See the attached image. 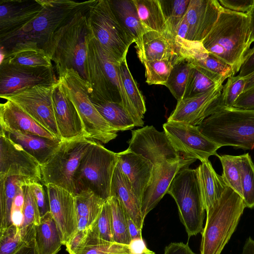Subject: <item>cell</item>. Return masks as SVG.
Listing matches in <instances>:
<instances>
[{"mask_svg":"<svg viewBox=\"0 0 254 254\" xmlns=\"http://www.w3.org/2000/svg\"><path fill=\"white\" fill-rule=\"evenodd\" d=\"M119 64L102 48L90 32L85 64L89 98L91 102L122 104L137 127L135 115L124 87Z\"/></svg>","mask_w":254,"mask_h":254,"instance_id":"obj_1","label":"cell"},{"mask_svg":"<svg viewBox=\"0 0 254 254\" xmlns=\"http://www.w3.org/2000/svg\"><path fill=\"white\" fill-rule=\"evenodd\" d=\"M251 14L222 7L218 19L202 41L205 49L239 72L250 49Z\"/></svg>","mask_w":254,"mask_h":254,"instance_id":"obj_2","label":"cell"},{"mask_svg":"<svg viewBox=\"0 0 254 254\" xmlns=\"http://www.w3.org/2000/svg\"><path fill=\"white\" fill-rule=\"evenodd\" d=\"M42 0L43 9L33 19L19 28L0 35V51H5L15 44L27 42L35 43L44 49L61 26L93 1Z\"/></svg>","mask_w":254,"mask_h":254,"instance_id":"obj_3","label":"cell"},{"mask_svg":"<svg viewBox=\"0 0 254 254\" xmlns=\"http://www.w3.org/2000/svg\"><path fill=\"white\" fill-rule=\"evenodd\" d=\"M89 4L61 26L44 48L55 64L58 76L65 69L72 68L86 80L85 64L90 33L87 19Z\"/></svg>","mask_w":254,"mask_h":254,"instance_id":"obj_4","label":"cell"},{"mask_svg":"<svg viewBox=\"0 0 254 254\" xmlns=\"http://www.w3.org/2000/svg\"><path fill=\"white\" fill-rule=\"evenodd\" d=\"M246 207L242 197L227 187L206 211L201 233V254H220L235 232Z\"/></svg>","mask_w":254,"mask_h":254,"instance_id":"obj_5","label":"cell"},{"mask_svg":"<svg viewBox=\"0 0 254 254\" xmlns=\"http://www.w3.org/2000/svg\"><path fill=\"white\" fill-rule=\"evenodd\" d=\"M197 127L220 147L254 149V110L222 107Z\"/></svg>","mask_w":254,"mask_h":254,"instance_id":"obj_6","label":"cell"},{"mask_svg":"<svg viewBox=\"0 0 254 254\" xmlns=\"http://www.w3.org/2000/svg\"><path fill=\"white\" fill-rule=\"evenodd\" d=\"M67 96L81 119L86 138L107 143L115 139L117 131L102 117L92 103L86 80L72 68L58 76Z\"/></svg>","mask_w":254,"mask_h":254,"instance_id":"obj_7","label":"cell"},{"mask_svg":"<svg viewBox=\"0 0 254 254\" xmlns=\"http://www.w3.org/2000/svg\"><path fill=\"white\" fill-rule=\"evenodd\" d=\"M118 163L117 153L95 141L84 155L75 172V195L81 191L90 190L104 200H108Z\"/></svg>","mask_w":254,"mask_h":254,"instance_id":"obj_8","label":"cell"},{"mask_svg":"<svg viewBox=\"0 0 254 254\" xmlns=\"http://www.w3.org/2000/svg\"><path fill=\"white\" fill-rule=\"evenodd\" d=\"M87 19L90 32L110 56L119 63L127 58L134 42L117 19L109 0H94L88 6Z\"/></svg>","mask_w":254,"mask_h":254,"instance_id":"obj_9","label":"cell"},{"mask_svg":"<svg viewBox=\"0 0 254 254\" xmlns=\"http://www.w3.org/2000/svg\"><path fill=\"white\" fill-rule=\"evenodd\" d=\"M167 193L172 196L177 204L180 220L189 239L201 232L205 210L197 168L181 169L173 180Z\"/></svg>","mask_w":254,"mask_h":254,"instance_id":"obj_10","label":"cell"},{"mask_svg":"<svg viewBox=\"0 0 254 254\" xmlns=\"http://www.w3.org/2000/svg\"><path fill=\"white\" fill-rule=\"evenodd\" d=\"M94 140L85 137L63 140L58 148L41 166L44 186L60 187L75 196L74 176L84 155Z\"/></svg>","mask_w":254,"mask_h":254,"instance_id":"obj_11","label":"cell"},{"mask_svg":"<svg viewBox=\"0 0 254 254\" xmlns=\"http://www.w3.org/2000/svg\"><path fill=\"white\" fill-rule=\"evenodd\" d=\"M57 83L34 86L0 98L16 104L57 140L62 141L56 121L53 100Z\"/></svg>","mask_w":254,"mask_h":254,"instance_id":"obj_12","label":"cell"},{"mask_svg":"<svg viewBox=\"0 0 254 254\" xmlns=\"http://www.w3.org/2000/svg\"><path fill=\"white\" fill-rule=\"evenodd\" d=\"M163 127L175 150L185 159L202 162L218 154L220 147L201 133L197 126L167 121Z\"/></svg>","mask_w":254,"mask_h":254,"instance_id":"obj_13","label":"cell"},{"mask_svg":"<svg viewBox=\"0 0 254 254\" xmlns=\"http://www.w3.org/2000/svg\"><path fill=\"white\" fill-rule=\"evenodd\" d=\"M58 82L53 66H29L0 64V97L34 86Z\"/></svg>","mask_w":254,"mask_h":254,"instance_id":"obj_14","label":"cell"},{"mask_svg":"<svg viewBox=\"0 0 254 254\" xmlns=\"http://www.w3.org/2000/svg\"><path fill=\"white\" fill-rule=\"evenodd\" d=\"M128 144L129 150L149 160L154 166L182 157L175 150L165 132L158 131L152 126L132 130Z\"/></svg>","mask_w":254,"mask_h":254,"instance_id":"obj_15","label":"cell"},{"mask_svg":"<svg viewBox=\"0 0 254 254\" xmlns=\"http://www.w3.org/2000/svg\"><path fill=\"white\" fill-rule=\"evenodd\" d=\"M32 178L42 182L41 165L20 145L0 131V178Z\"/></svg>","mask_w":254,"mask_h":254,"instance_id":"obj_16","label":"cell"},{"mask_svg":"<svg viewBox=\"0 0 254 254\" xmlns=\"http://www.w3.org/2000/svg\"><path fill=\"white\" fill-rule=\"evenodd\" d=\"M223 84L204 93L177 101L168 122H177L198 126L207 117L223 107L221 94Z\"/></svg>","mask_w":254,"mask_h":254,"instance_id":"obj_17","label":"cell"},{"mask_svg":"<svg viewBox=\"0 0 254 254\" xmlns=\"http://www.w3.org/2000/svg\"><path fill=\"white\" fill-rule=\"evenodd\" d=\"M195 160L181 157L165 161L154 166L151 181L144 192L142 202L141 211L144 219L167 193L177 173L183 168L189 167Z\"/></svg>","mask_w":254,"mask_h":254,"instance_id":"obj_18","label":"cell"},{"mask_svg":"<svg viewBox=\"0 0 254 254\" xmlns=\"http://www.w3.org/2000/svg\"><path fill=\"white\" fill-rule=\"evenodd\" d=\"M50 212L61 232L65 244L77 231L75 197L68 190L56 185L46 186Z\"/></svg>","mask_w":254,"mask_h":254,"instance_id":"obj_19","label":"cell"},{"mask_svg":"<svg viewBox=\"0 0 254 254\" xmlns=\"http://www.w3.org/2000/svg\"><path fill=\"white\" fill-rule=\"evenodd\" d=\"M53 100L56 121L62 141L85 137L78 113L59 80L54 89Z\"/></svg>","mask_w":254,"mask_h":254,"instance_id":"obj_20","label":"cell"},{"mask_svg":"<svg viewBox=\"0 0 254 254\" xmlns=\"http://www.w3.org/2000/svg\"><path fill=\"white\" fill-rule=\"evenodd\" d=\"M222 9L218 0H190L185 15L189 27L187 40L202 42L213 28Z\"/></svg>","mask_w":254,"mask_h":254,"instance_id":"obj_21","label":"cell"},{"mask_svg":"<svg viewBox=\"0 0 254 254\" xmlns=\"http://www.w3.org/2000/svg\"><path fill=\"white\" fill-rule=\"evenodd\" d=\"M117 154L118 164L121 171L142 202L144 192L152 178L154 165L149 160L128 148Z\"/></svg>","mask_w":254,"mask_h":254,"instance_id":"obj_22","label":"cell"},{"mask_svg":"<svg viewBox=\"0 0 254 254\" xmlns=\"http://www.w3.org/2000/svg\"><path fill=\"white\" fill-rule=\"evenodd\" d=\"M43 7L42 0H0V35L22 27L37 16Z\"/></svg>","mask_w":254,"mask_h":254,"instance_id":"obj_23","label":"cell"},{"mask_svg":"<svg viewBox=\"0 0 254 254\" xmlns=\"http://www.w3.org/2000/svg\"><path fill=\"white\" fill-rule=\"evenodd\" d=\"M180 56L191 64L201 66L220 75L223 81L235 75L232 67L204 47L202 42L191 41L175 37Z\"/></svg>","mask_w":254,"mask_h":254,"instance_id":"obj_24","label":"cell"},{"mask_svg":"<svg viewBox=\"0 0 254 254\" xmlns=\"http://www.w3.org/2000/svg\"><path fill=\"white\" fill-rule=\"evenodd\" d=\"M0 129L6 132L18 131L57 140L51 133L9 100L0 105Z\"/></svg>","mask_w":254,"mask_h":254,"instance_id":"obj_25","label":"cell"},{"mask_svg":"<svg viewBox=\"0 0 254 254\" xmlns=\"http://www.w3.org/2000/svg\"><path fill=\"white\" fill-rule=\"evenodd\" d=\"M112 196L119 199L127 215L139 229L142 230L144 220L141 211L142 202L134 193L118 164L115 168L112 180L110 197Z\"/></svg>","mask_w":254,"mask_h":254,"instance_id":"obj_26","label":"cell"},{"mask_svg":"<svg viewBox=\"0 0 254 254\" xmlns=\"http://www.w3.org/2000/svg\"><path fill=\"white\" fill-rule=\"evenodd\" d=\"M136 53L142 63L145 61L174 57L179 55L175 37L171 34L153 31L146 32L143 35L142 46L136 50Z\"/></svg>","mask_w":254,"mask_h":254,"instance_id":"obj_27","label":"cell"},{"mask_svg":"<svg viewBox=\"0 0 254 254\" xmlns=\"http://www.w3.org/2000/svg\"><path fill=\"white\" fill-rule=\"evenodd\" d=\"M0 63L29 66H53L47 52L33 43H18L5 51H0Z\"/></svg>","mask_w":254,"mask_h":254,"instance_id":"obj_28","label":"cell"},{"mask_svg":"<svg viewBox=\"0 0 254 254\" xmlns=\"http://www.w3.org/2000/svg\"><path fill=\"white\" fill-rule=\"evenodd\" d=\"M4 132L8 138L33 157L41 166L49 160L62 141L18 131Z\"/></svg>","mask_w":254,"mask_h":254,"instance_id":"obj_29","label":"cell"},{"mask_svg":"<svg viewBox=\"0 0 254 254\" xmlns=\"http://www.w3.org/2000/svg\"><path fill=\"white\" fill-rule=\"evenodd\" d=\"M34 239L37 254H57L64 245L61 232L50 211L35 226Z\"/></svg>","mask_w":254,"mask_h":254,"instance_id":"obj_30","label":"cell"},{"mask_svg":"<svg viewBox=\"0 0 254 254\" xmlns=\"http://www.w3.org/2000/svg\"><path fill=\"white\" fill-rule=\"evenodd\" d=\"M113 10L120 24L139 49L143 35L146 33L140 21L133 0H109Z\"/></svg>","mask_w":254,"mask_h":254,"instance_id":"obj_31","label":"cell"},{"mask_svg":"<svg viewBox=\"0 0 254 254\" xmlns=\"http://www.w3.org/2000/svg\"><path fill=\"white\" fill-rule=\"evenodd\" d=\"M200 188L205 210H208L221 197L228 187L222 176L213 169L209 160L197 168Z\"/></svg>","mask_w":254,"mask_h":254,"instance_id":"obj_32","label":"cell"},{"mask_svg":"<svg viewBox=\"0 0 254 254\" xmlns=\"http://www.w3.org/2000/svg\"><path fill=\"white\" fill-rule=\"evenodd\" d=\"M33 182H40L37 179L22 176L0 178V230L12 224V207L19 188Z\"/></svg>","mask_w":254,"mask_h":254,"instance_id":"obj_33","label":"cell"},{"mask_svg":"<svg viewBox=\"0 0 254 254\" xmlns=\"http://www.w3.org/2000/svg\"><path fill=\"white\" fill-rule=\"evenodd\" d=\"M75 197L77 230L92 228L98 219L106 201L90 190L81 191Z\"/></svg>","mask_w":254,"mask_h":254,"instance_id":"obj_34","label":"cell"},{"mask_svg":"<svg viewBox=\"0 0 254 254\" xmlns=\"http://www.w3.org/2000/svg\"><path fill=\"white\" fill-rule=\"evenodd\" d=\"M133 0L145 32L153 31L173 35L163 13L159 0Z\"/></svg>","mask_w":254,"mask_h":254,"instance_id":"obj_35","label":"cell"},{"mask_svg":"<svg viewBox=\"0 0 254 254\" xmlns=\"http://www.w3.org/2000/svg\"><path fill=\"white\" fill-rule=\"evenodd\" d=\"M223 82L222 77L219 74L191 64L183 99L204 93L222 84Z\"/></svg>","mask_w":254,"mask_h":254,"instance_id":"obj_36","label":"cell"},{"mask_svg":"<svg viewBox=\"0 0 254 254\" xmlns=\"http://www.w3.org/2000/svg\"><path fill=\"white\" fill-rule=\"evenodd\" d=\"M119 68L125 90L136 116L137 127H142L143 119L146 111L145 102L130 73L127 58L120 62Z\"/></svg>","mask_w":254,"mask_h":254,"instance_id":"obj_37","label":"cell"},{"mask_svg":"<svg viewBox=\"0 0 254 254\" xmlns=\"http://www.w3.org/2000/svg\"><path fill=\"white\" fill-rule=\"evenodd\" d=\"M102 117L117 132L132 129L135 126L131 117L124 106L113 102H92Z\"/></svg>","mask_w":254,"mask_h":254,"instance_id":"obj_38","label":"cell"},{"mask_svg":"<svg viewBox=\"0 0 254 254\" xmlns=\"http://www.w3.org/2000/svg\"><path fill=\"white\" fill-rule=\"evenodd\" d=\"M23 190L24 197L23 222L19 229L23 241L28 243L34 239L35 227L39 224L41 217L29 185L23 186Z\"/></svg>","mask_w":254,"mask_h":254,"instance_id":"obj_39","label":"cell"},{"mask_svg":"<svg viewBox=\"0 0 254 254\" xmlns=\"http://www.w3.org/2000/svg\"><path fill=\"white\" fill-rule=\"evenodd\" d=\"M191 68V64L179 55L165 85L177 101L184 97Z\"/></svg>","mask_w":254,"mask_h":254,"instance_id":"obj_40","label":"cell"},{"mask_svg":"<svg viewBox=\"0 0 254 254\" xmlns=\"http://www.w3.org/2000/svg\"><path fill=\"white\" fill-rule=\"evenodd\" d=\"M108 201L111 210L114 242L129 245L132 241L127 228V215L117 197L112 196Z\"/></svg>","mask_w":254,"mask_h":254,"instance_id":"obj_41","label":"cell"},{"mask_svg":"<svg viewBox=\"0 0 254 254\" xmlns=\"http://www.w3.org/2000/svg\"><path fill=\"white\" fill-rule=\"evenodd\" d=\"M178 56L161 60L142 63L145 70L146 82L149 85H163L166 83Z\"/></svg>","mask_w":254,"mask_h":254,"instance_id":"obj_42","label":"cell"},{"mask_svg":"<svg viewBox=\"0 0 254 254\" xmlns=\"http://www.w3.org/2000/svg\"><path fill=\"white\" fill-rule=\"evenodd\" d=\"M239 156L242 198L246 207H254V164L249 153Z\"/></svg>","mask_w":254,"mask_h":254,"instance_id":"obj_43","label":"cell"},{"mask_svg":"<svg viewBox=\"0 0 254 254\" xmlns=\"http://www.w3.org/2000/svg\"><path fill=\"white\" fill-rule=\"evenodd\" d=\"M223 168L222 177L227 186L243 196L239 156L217 155Z\"/></svg>","mask_w":254,"mask_h":254,"instance_id":"obj_44","label":"cell"},{"mask_svg":"<svg viewBox=\"0 0 254 254\" xmlns=\"http://www.w3.org/2000/svg\"><path fill=\"white\" fill-rule=\"evenodd\" d=\"M78 254H135L130 245L110 242L88 236L85 247Z\"/></svg>","mask_w":254,"mask_h":254,"instance_id":"obj_45","label":"cell"},{"mask_svg":"<svg viewBox=\"0 0 254 254\" xmlns=\"http://www.w3.org/2000/svg\"><path fill=\"white\" fill-rule=\"evenodd\" d=\"M169 29L175 37L177 28L185 16L190 0H159Z\"/></svg>","mask_w":254,"mask_h":254,"instance_id":"obj_46","label":"cell"},{"mask_svg":"<svg viewBox=\"0 0 254 254\" xmlns=\"http://www.w3.org/2000/svg\"><path fill=\"white\" fill-rule=\"evenodd\" d=\"M88 236L114 242L111 210L108 200L105 201L96 222L89 229Z\"/></svg>","mask_w":254,"mask_h":254,"instance_id":"obj_47","label":"cell"},{"mask_svg":"<svg viewBox=\"0 0 254 254\" xmlns=\"http://www.w3.org/2000/svg\"><path fill=\"white\" fill-rule=\"evenodd\" d=\"M245 84L246 79L244 77L238 75L228 78L226 83L223 85L221 91L223 106L233 107L238 98L243 93Z\"/></svg>","mask_w":254,"mask_h":254,"instance_id":"obj_48","label":"cell"},{"mask_svg":"<svg viewBox=\"0 0 254 254\" xmlns=\"http://www.w3.org/2000/svg\"><path fill=\"white\" fill-rule=\"evenodd\" d=\"M0 254H13L25 243L21 236L19 227L12 224L0 230Z\"/></svg>","mask_w":254,"mask_h":254,"instance_id":"obj_49","label":"cell"},{"mask_svg":"<svg viewBox=\"0 0 254 254\" xmlns=\"http://www.w3.org/2000/svg\"><path fill=\"white\" fill-rule=\"evenodd\" d=\"M29 185L33 192L41 217H42L50 211L49 197L47 190L46 191L43 185L39 182H33Z\"/></svg>","mask_w":254,"mask_h":254,"instance_id":"obj_50","label":"cell"},{"mask_svg":"<svg viewBox=\"0 0 254 254\" xmlns=\"http://www.w3.org/2000/svg\"><path fill=\"white\" fill-rule=\"evenodd\" d=\"M90 229L77 230L65 244L66 251L69 254H78L85 247Z\"/></svg>","mask_w":254,"mask_h":254,"instance_id":"obj_51","label":"cell"},{"mask_svg":"<svg viewBox=\"0 0 254 254\" xmlns=\"http://www.w3.org/2000/svg\"><path fill=\"white\" fill-rule=\"evenodd\" d=\"M23 187H21L18 189L11 210L12 224L19 227V228L23 222V209L24 201Z\"/></svg>","mask_w":254,"mask_h":254,"instance_id":"obj_52","label":"cell"},{"mask_svg":"<svg viewBox=\"0 0 254 254\" xmlns=\"http://www.w3.org/2000/svg\"><path fill=\"white\" fill-rule=\"evenodd\" d=\"M220 5L224 8L231 11L249 13L253 8L254 0H218Z\"/></svg>","mask_w":254,"mask_h":254,"instance_id":"obj_53","label":"cell"},{"mask_svg":"<svg viewBox=\"0 0 254 254\" xmlns=\"http://www.w3.org/2000/svg\"><path fill=\"white\" fill-rule=\"evenodd\" d=\"M233 107L254 110V87L242 93L235 102Z\"/></svg>","mask_w":254,"mask_h":254,"instance_id":"obj_54","label":"cell"},{"mask_svg":"<svg viewBox=\"0 0 254 254\" xmlns=\"http://www.w3.org/2000/svg\"><path fill=\"white\" fill-rule=\"evenodd\" d=\"M254 71V46L246 53L238 75L245 77Z\"/></svg>","mask_w":254,"mask_h":254,"instance_id":"obj_55","label":"cell"},{"mask_svg":"<svg viewBox=\"0 0 254 254\" xmlns=\"http://www.w3.org/2000/svg\"><path fill=\"white\" fill-rule=\"evenodd\" d=\"M164 254H196L190 248L188 244L182 242L171 243L166 246Z\"/></svg>","mask_w":254,"mask_h":254,"instance_id":"obj_56","label":"cell"},{"mask_svg":"<svg viewBox=\"0 0 254 254\" xmlns=\"http://www.w3.org/2000/svg\"><path fill=\"white\" fill-rule=\"evenodd\" d=\"M127 225L128 232L131 241L142 240L141 235V230L135 225L134 222L127 216Z\"/></svg>","mask_w":254,"mask_h":254,"instance_id":"obj_57","label":"cell"},{"mask_svg":"<svg viewBox=\"0 0 254 254\" xmlns=\"http://www.w3.org/2000/svg\"><path fill=\"white\" fill-rule=\"evenodd\" d=\"M189 33V27L185 16L179 23L175 33V37L180 39L187 40Z\"/></svg>","mask_w":254,"mask_h":254,"instance_id":"obj_58","label":"cell"},{"mask_svg":"<svg viewBox=\"0 0 254 254\" xmlns=\"http://www.w3.org/2000/svg\"><path fill=\"white\" fill-rule=\"evenodd\" d=\"M13 254H37L34 239L31 241L24 244Z\"/></svg>","mask_w":254,"mask_h":254,"instance_id":"obj_59","label":"cell"},{"mask_svg":"<svg viewBox=\"0 0 254 254\" xmlns=\"http://www.w3.org/2000/svg\"><path fill=\"white\" fill-rule=\"evenodd\" d=\"M241 254H254V240L251 237L247 239Z\"/></svg>","mask_w":254,"mask_h":254,"instance_id":"obj_60","label":"cell"},{"mask_svg":"<svg viewBox=\"0 0 254 254\" xmlns=\"http://www.w3.org/2000/svg\"><path fill=\"white\" fill-rule=\"evenodd\" d=\"M244 77L246 79V84L244 92H245L254 87V71Z\"/></svg>","mask_w":254,"mask_h":254,"instance_id":"obj_61","label":"cell"},{"mask_svg":"<svg viewBox=\"0 0 254 254\" xmlns=\"http://www.w3.org/2000/svg\"><path fill=\"white\" fill-rule=\"evenodd\" d=\"M251 14V36L250 44L254 43V3Z\"/></svg>","mask_w":254,"mask_h":254,"instance_id":"obj_62","label":"cell"},{"mask_svg":"<svg viewBox=\"0 0 254 254\" xmlns=\"http://www.w3.org/2000/svg\"><path fill=\"white\" fill-rule=\"evenodd\" d=\"M155 254V253H152V254Z\"/></svg>","mask_w":254,"mask_h":254,"instance_id":"obj_63","label":"cell"}]
</instances>
